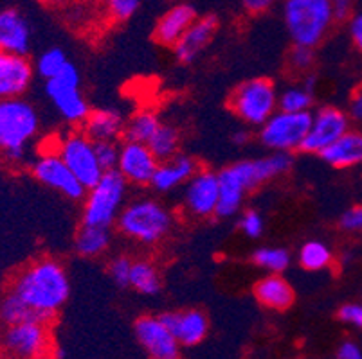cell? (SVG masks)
I'll return each mask as SVG.
<instances>
[{"instance_id": "1", "label": "cell", "mask_w": 362, "mask_h": 359, "mask_svg": "<svg viewBox=\"0 0 362 359\" xmlns=\"http://www.w3.org/2000/svg\"><path fill=\"white\" fill-rule=\"evenodd\" d=\"M9 291L28 305L35 320L51 324L69 300L71 281L58 259L38 257L13 276Z\"/></svg>"}, {"instance_id": "2", "label": "cell", "mask_w": 362, "mask_h": 359, "mask_svg": "<svg viewBox=\"0 0 362 359\" xmlns=\"http://www.w3.org/2000/svg\"><path fill=\"white\" fill-rule=\"evenodd\" d=\"M292 167L291 153H271L267 157L249 158L231 164L218 173L220 196L216 214L218 217H233L240 212L247 193L263 183L283 176Z\"/></svg>"}, {"instance_id": "3", "label": "cell", "mask_w": 362, "mask_h": 359, "mask_svg": "<svg viewBox=\"0 0 362 359\" xmlns=\"http://www.w3.org/2000/svg\"><path fill=\"white\" fill-rule=\"evenodd\" d=\"M40 124V114L28 99H0V154L6 162H24Z\"/></svg>"}, {"instance_id": "4", "label": "cell", "mask_w": 362, "mask_h": 359, "mask_svg": "<svg viewBox=\"0 0 362 359\" xmlns=\"http://www.w3.org/2000/svg\"><path fill=\"white\" fill-rule=\"evenodd\" d=\"M175 219L171 210L156 197H137L127 203L117 217L116 226L127 239L143 246L163 243L173 230Z\"/></svg>"}, {"instance_id": "5", "label": "cell", "mask_w": 362, "mask_h": 359, "mask_svg": "<svg viewBox=\"0 0 362 359\" xmlns=\"http://www.w3.org/2000/svg\"><path fill=\"white\" fill-rule=\"evenodd\" d=\"M281 18L292 44L315 49L335 24L330 0H283Z\"/></svg>"}, {"instance_id": "6", "label": "cell", "mask_w": 362, "mask_h": 359, "mask_svg": "<svg viewBox=\"0 0 362 359\" xmlns=\"http://www.w3.org/2000/svg\"><path fill=\"white\" fill-rule=\"evenodd\" d=\"M128 194V182L117 169L105 171L92 187H88L83 197L85 225L107 226L116 225L123 210Z\"/></svg>"}, {"instance_id": "7", "label": "cell", "mask_w": 362, "mask_h": 359, "mask_svg": "<svg viewBox=\"0 0 362 359\" xmlns=\"http://www.w3.org/2000/svg\"><path fill=\"white\" fill-rule=\"evenodd\" d=\"M279 92L269 78H252L240 83L229 95V110L243 124L259 128L278 110Z\"/></svg>"}, {"instance_id": "8", "label": "cell", "mask_w": 362, "mask_h": 359, "mask_svg": "<svg viewBox=\"0 0 362 359\" xmlns=\"http://www.w3.org/2000/svg\"><path fill=\"white\" fill-rule=\"evenodd\" d=\"M45 95L58 115L69 124H81L92 110L81 90L80 71L71 61L54 78L45 79Z\"/></svg>"}, {"instance_id": "9", "label": "cell", "mask_w": 362, "mask_h": 359, "mask_svg": "<svg viewBox=\"0 0 362 359\" xmlns=\"http://www.w3.org/2000/svg\"><path fill=\"white\" fill-rule=\"evenodd\" d=\"M312 123L310 111L276 110L259 126L258 140L272 153H292L301 150Z\"/></svg>"}, {"instance_id": "10", "label": "cell", "mask_w": 362, "mask_h": 359, "mask_svg": "<svg viewBox=\"0 0 362 359\" xmlns=\"http://www.w3.org/2000/svg\"><path fill=\"white\" fill-rule=\"evenodd\" d=\"M2 345L15 359H52V343L49 324L40 320H25L8 325Z\"/></svg>"}, {"instance_id": "11", "label": "cell", "mask_w": 362, "mask_h": 359, "mask_svg": "<svg viewBox=\"0 0 362 359\" xmlns=\"http://www.w3.org/2000/svg\"><path fill=\"white\" fill-rule=\"evenodd\" d=\"M54 151L87 189L94 185L105 173L98 162L94 140H90L81 130L69 131L65 137L58 138Z\"/></svg>"}, {"instance_id": "12", "label": "cell", "mask_w": 362, "mask_h": 359, "mask_svg": "<svg viewBox=\"0 0 362 359\" xmlns=\"http://www.w3.org/2000/svg\"><path fill=\"white\" fill-rule=\"evenodd\" d=\"M29 173L36 182L60 193L72 202H81L87 194V187L74 176L67 164L56 151L45 150L29 164Z\"/></svg>"}, {"instance_id": "13", "label": "cell", "mask_w": 362, "mask_h": 359, "mask_svg": "<svg viewBox=\"0 0 362 359\" xmlns=\"http://www.w3.org/2000/svg\"><path fill=\"white\" fill-rule=\"evenodd\" d=\"M220 196L218 173L199 169L184 185L182 209L193 219H207L216 214Z\"/></svg>"}, {"instance_id": "14", "label": "cell", "mask_w": 362, "mask_h": 359, "mask_svg": "<svg viewBox=\"0 0 362 359\" xmlns=\"http://www.w3.org/2000/svg\"><path fill=\"white\" fill-rule=\"evenodd\" d=\"M350 117L346 111L337 107H322L312 114V123L308 133L303 140L301 151L319 154L334 144L339 137L350 130Z\"/></svg>"}, {"instance_id": "15", "label": "cell", "mask_w": 362, "mask_h": 359, "mask_svg": "<svg viewBox=\"0 0 362 359\" xmlns=\"http://www.w3.org/2000/svg\"><path fill=\"white\" fill-rule=\"evenodd\" d=\"M134 331L137 341L146 351L150 359H180L182 345L179 343L175 334L164 325L160 316H141L136 320Z\"/></svg>"}, {"instance_id": "16", "label": "cell", "mask_w": 362, "mask_h": 359, "mask_svg": "<svg viewBox=\"0 0 362 359\" xmlns=\"http://www.w3.org/2000/svg\"><path fill=\"white\" fill-rule=\"evenodd\" d=\"M157 166L159 160L151 153L148 144L124 140L119 146L117 171L127 180L128 185H150Z\"/></svg>"}, {"instance_id": "17", "label": "cell", "mask_w": 362, "mask_h": 359, "mask_svg": "<svg viewBox=\"0 0 362 359\" xmlns=\"http://www.w3.org/2000/svg\"><path fill=\"white\" fill-rule=\"evenodd\" d=\"M35 74V65L28 56L0 51V99L24 97Z\"/></svg>"}, {"instance_id": "18", "label": "cell", "mask_w": 362, "mask_h": 359, "mask_svg": "<svg viewBox=\"0 0 362 359\" xmlns=\"http://www.w3.org/2000/svg\"><path fill=\"white\" fill-rule=\"evenodd\" d=\"M218 31V18L213 15L197 16L182 38L173 45V56L180 65L193 63L204 52V49L211 44Z\"/></svg>"}, {"instance_id": "19", "label": "cell", "mask_w": 362, "mask_h": 359, "mask_svg": "<svg viewBox=\"0 0 362 359\" xmlns=\"http://www.w3.org/2000/svg\"><path fill=\"white\" fill-rule=\"evenodd\" d=\"M33 31L28 16L18 8L0 9V51L28 56Z\"/></svg>"}, {"instance_id": "20", "label": "cell", "mask_w": 362, "mask_h": 359, "mask_svg": "<svg viewBox=\"0 0 362 359\" xmlns=\"http://www.w3.org/2000/svg\"><path fill=\"white\" fill-rule=\"evenodd\" d=\"M160 320L170 329L182 347H195L206 340L209 332V320L206 312L200 309H186V311L163 312Z\"/></svg>"}, {"instance_id": "21", "label": "cell", "mask_w": 362, "mask_h": 359, "mask_svg": "<svg viewBox=\"0 0 362 359\" xmlns=\"http://www.w3.org/2000/svg\"><path fill=\"white\" fill-rule=\"evenodd\" d=\"M199 164L195 158L189 154L177 153L175 157L163 160L157 166L156 174L151 178L150 185L157 190V193H171V190L179 189V187L186 185L187 180L199 171Z\"/></svg>"}, {"instance_id": "22", "label": "cell", "mask_w": 362, "mask_h": 359, "mask_svg": "<svg viewBox=\"0 0 362 359\" xmlns=\"http://www.w3.org/2000/svg\"><path fill=\"white\" fill-rule=\"evenodd\" d=\"M197 20V11L189 4H175L168 9L153 29V39L163 47H173Z\"/></svg>"}, {"instance_id": "23", "label": "cell", "mask_w": 362, "mask_h": 359, "mask_svg": "<svg viewBox=\"0 0 362 359\" xmlns=\"http://www.w3.org/2000/svg\"><path fill=\"white\" fill-rule=\"evenodd\" d=\"M124 124L127 121L121 111L114 108H94L88 111L81 123V131L94 142H100V140L117 142L124 133Z\"/></svg>"}, {"instance_id": "24", "label": "cell", "mask_w": 362, "mask_h": 359, "mask_svg": "<svg viewBox=\"0 0 362 359\" xmlns=\"http://www.w3.org/2000/svg\"><path fill=\"white\" fill-rule=\"evenodd\" d=\"M255 298L267 309L272 311H287L296 300L292 286L281 273H267L252 288Z\"/></svg>"}, {"instance_id": "25", "label": "cell", "mask_w": 362, "mask_h": 359, "mask_svg": "<svg viewBox=\"0 0 362 359\" xmlns=\"http://www.w3.org/2000/svg\"><path fill=\"white\" fill-rule=\"evenodd\" d=\"M319 157L335 169H350L362 164V131L348 130L334 144L319 153Z\"/></svg>"}, {"instance_id": "26", "label": "cell", "mask_w": 362, "mask_h": 359, "mask_svg": "<svg viewBox=\"0 0 362 359\" xmlns=\"http://www.w3.org/2000/svg\"><path fill=\"white\" fill-rule=\"evenodd\" d=\"M112 243L110 229L96 225H81L74 236V252L85 259L103 255Z\"/></svg>"}, {"instance_id": "27", "label": "cell", "mask_w": 362, "mask_h": 359, "mask_svg": "<svg viewBox=\"0 0 362 359\" xmlns=\"http://www.w3.org/2000/svg\"><path fill=\"white\" fill-rule=\"evenodd\" d=\"M128 286L144 296L159 295L160 288H163V279H160L156 262L148 261V259H137L132 262L130 284Z\"/></svg>"}, {"instance_id": "28", "label": "cell", "mask_w": 362, "mask_h": 359, "mask_svg": "<svg viewBox=\"0 0 362 359\" xmlns=\"http://www.w3.org/2000/svg\"><path fill=\"white\" fill-rule=\"evenodd\" d=\"M160 124L163 123H160L159 115H157L156 111L141 110L137 111L136 115H132V117L127 121L123 137L124 140L146 144Z\"/></svg>"}, {"instance_id": "29", "label": "cell", "mask_w": 362, "mask_h": 359, "mask_svg": "<svg viewBox=\"0 0 362 359\" xmlns=\"http://www.w3.org/2000/svg\"><path fill=\"white\" fill-rule=\"evenodd\" d=\"M146 144L151 150V153L157 157V160L163 162V160H168V158L175 157V154L179 153L180 133L179 130H177L175 126H171V124H160Z\"/></svg>"}, {"instance_id": "30", "label": "cell", "mask_w": 362, "mask_h": 359, "mask_svg": "<svg viewBox=\"0 0 362 359\" xmlns=\"http://www.w3.org/2000/svg\"><path fill=\"white\" fill-rule=\"evenodd\" d=\"M298 261L301 268L307 272H322V269L330 268L334 253H332L330 246L322 241H307L299 248Z\"/></svg>"}, {"instance_id": "31", "label": "cell", "mask_w": 362, "mask_h": 359, "mask_svg": "<svg viewBox=\"0 0 362 359\" xmlns=\"http://www.w3.org/2000/svg\"><path fill=\"white\" fill-rule=\"evenodd\" d=\"M252 262L267 273H283L291 268L292 255L287 248L281 246H262L252 253Z\"/></svg>"}, {"instance_id": "32", "label": "cell", "mask_w": 362, "mask_h": 359, "mask_svg": "<svg viewBox=\"0 0 362 359\" xmlns=\"http://www.w3.org/2000/svg\"><path fill=\"white\" fill-rule=\"evenodd\" d=\"M314 94L315 92H312L303 83L291 85L283 92H279L278 110L310 111V107L314 104Z\"/></svg>"}, {"instance_id": "33", "label": "cell", "mask_w": 362, "mask_h": 359, "mask_svg": "<svg viewBox=\"0 0 362 359\" xmlns=\"http://www.w3.org/2000/svg\"><path fill=\"white\" fill-rule=\"evenodd\" d=\"M25 320H35L33 312L18 296L8 291L0 298V322L6 325H15Z\"/></svg>"}, {"instance_id": "34", "label": "cell", "mask_w": 362, "mask_h": 359, "mask_svg": "<svg viewBox=\"0 0 362 359\" xmlns=\"http://www.w3.org/2000/svg\"><path fill=\"white\" fill-rule=\"evenodd\" d=\"M67 63H69L67 54H65L62 49L51 47L36 58L35 72L40 75L42 79H51L54 78L58 72H62V68H64Z\"/></svg>"}, {"instance_id": "35", "label": "cell", "mask_w": 362, "mask_h": 359, "mask_svg": "<svg viewBox=\"0 0 362 359\" xmlns=\"http://www.w3.org/2000/svg\"><path fill=\"white\" fill-rule=\"evenodd\" d=\"M238 226L245 237H249V239H259L263 230H265V219H263V216L258 210L249 209L240 216Z\"/></svg>"}, {"instance_id": "36", "label": "cell", "mask_w": 362, "mask_h": 359, "mask_svg": "<svg viewBox=\"0 0 362 359\" xmlns=\"http://www.w3.org/2000/svg\"><path fill=\"white\" fill-rule=\"evenodd\" d=\"M94 146H96V157L101 169H117V160H119V146H117V142H112V140H100V142H94Z\"/></svg>"}, {"instance_id": "37", "label": "cell", "mask_w": 362, "mask_h": 359, "mask_svg": "<svg viewBox=\"0 0 362 359\" xmlns=\"http://www.w3.org/2000/svg\"><path fill=\"white\" fill-rule=\"evenodd\" d=\"M315 63V49L294 45L288 54V65L294 72H308Z\"/></svg>"}, {"instance_id": "38", "label": "cell", "mask_w": 362, "mask_h": 359, "mask_svg": "<svg viewBox=\"0 0 362 359\" xmlns=\"http://www.w3.org/2000/svg\"><path fill=\"white\" fill-rule=\"evenodd\" d=\"M132 259L128 255H117L110 261L108 273H110L112 281L116 282L119 288H127L130 284V272H132Z\"/></svg>"}, {"instance_id": "39", "label": "cell", "mask_w": 362, "mask_h": 359, "mask_svg": "<svg viewBox=\"0 0 362 359\" xmlns=\"http://www.w3.org/2000/svg\"><path fill=\"white\" fill-rule=\"evenodd\" d=\"M141 2L143 0H107L105 4L112 18L116 22H124L136 15L137 9L141 8Z\"/></svg>"}, {"instance_id": "40", "label": "cell", "mask_w": 362, "mask_h": 359, "mask_svg": "<svg viewBox=\"0 0 362 359\" xmlns=\"http://www.w3.org/2000/svg\"><path fill=\"white\" fill-rule=\"evenodd\" d=\"M339 320L342 324L351 325V327L362 329V304H344L341 309H339Z\"/></svg>"}, {"instance_id": "41", "label": "cell", "mask_w": 362, "mask_h": 359, "mask_svg": "<svg viewBox=\"0 0 362 359\" xmlns=\"http://www.w3.org/2000/svg\"><path fill=\"white\" fill-rule=\"evenodd\" d=\"M341 229L346 232H361L362 230V205L351 207L341 216Z\"/></svg>"}, {"instance_id": "42", "label": "cell", "mask_w": 362, "mask_h": 359, "mask_svg": "<svg viewBox=\"0 0 362 359\" xmlns=\"http://www.w3.org/2000/svg\"><path fill=\"white\" fill-rule=\"evenodd\" d=\"M334 9L335 22H348L355 15V4L357 0H330Z\"/></svg>"}, {"instance_id": "43", "label": "cell", "mask_w": 362, "mask_h": 359, "mask_svg": "<svg viewBox=\"0 0 362 359\" xmlns=\"http://www.w3.org/2000/svg\"><path fill=\"white\" fill-rule=\"evenodd\" d=\"M348 117L351 123L362 126V87L351 94L350 104H348Z\"/></svg>"}, {"instance_id": "44", "label": "cell", "mask_w": 362, "mask_h": 359, "mask_svg": "<svg viewBox=\"0 0 362 359\" xmlns=\"http://www.w3.org/2000/svg\"><path fill=\"white\" fill-rule=\"evenodd\" d=\"M240 2L249 15H263V13L271 11L278 0H240Z\"/></svg>"}, {"instance_id": "45", "label": "cell", "mask_w": 362, "mask_h": 359, "mask_svg": "<svg viewBox=\"0 0 362 359\" xmlns=\"http://www.w3.org/2000/svg\"><path fill=\"white\" fill-rule=\"evenodd\" d=\"M348 31H350V38L354 42V45L362 52V11L355 13L348 20Z\"/></svg>"}, {"instance_id": "46", "label": "cell", "mask_w": 362, "mask_h": 359, "mask_svg": "<svg viewBox=\"0 0 362 359\" xmlns=\"http://www.w3.org/2000/svg\"><path fill=\"white\" fill-rule=\"evenodd\" d=\"M337 359H362V348L355 341H342L337 348Z\"/></svg>"}, {"instance_id": "47", "label": "cell", "mask_w": 362, "mask_h": 359, "mask_svg": "<svg viewBox=\"0 0 362 359\" xmlns=\"http://www.w3.org/2000/svg\"><path fill=\"white\" fill-rule=\"evenodd\" d=\"M233 140H235L236 144H245L247 140H249V133H247V131H236Z\"/></svg>"}, {"instance_id": "48", "label": "cell", "mask_w": 362, "mask_h": 359, "mask_svg": "<svg viewBox=\"0 0 362 359\" xmlns=\"http://www.w3.org/2000/svg\"><path fill=\"white\" fill-rule=\"evenodd\" d=\"M44 4L47 6H54V8H60V6H67L69 2H72V0H42Z\"/></svg>"}, {"instance_id": "49", "label": "cell", "mask_w": 362, "mask_h": 359, "mask_svg": "<svg viewBox=\"0 0 362 359\" xmlns=\"http://www.w3.org/2000/svg\"><path fill=\"white\" fill-rule=\"evenodd\" d=\"M103 2H107V0H103Z\"/></svg>"}]
</instances>
